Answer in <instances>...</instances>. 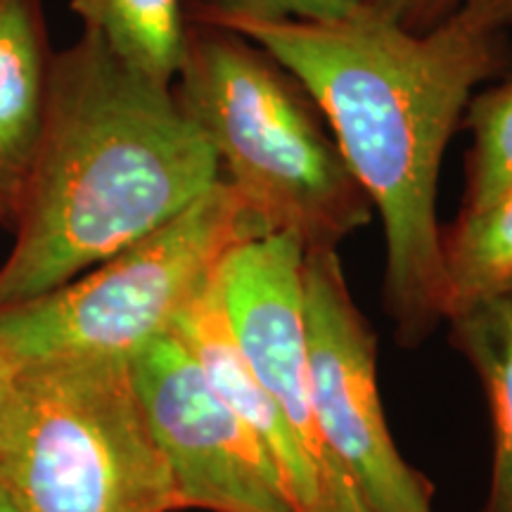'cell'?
<instances>
[{"label": "cell", "instance_id": "6da1fadb", "mask_svg": "<svg viewBox=\"0 0 512 512\" xmlns=\"http://www.w3.org/2000/svg\"><path fill=\"white\" fill-rule=\"evenodd\" d=\"M290 67L323 110L384 226L382 299L415 347L448 318L437 190L446 147L479 83L512 62L508 31L456 12L427 34L361 10L339 22H235Z\"/></svg>", "mask_w": 512, "mask_h": 512}, {"label": "cell", "instance_id": "7a4b0ae2", "mask_svg": "<svg viewBox=\"0 0 512 512\" xmlns=\"http://www.w3.org/2000/svg\"><path fill=\"white\" fill-rule=\"evenodd\" d=\"M219 181V157L171 86L83 31L55 53L46 133L0 266V306L67 285Z\"/></svg>", "mask_w": 512, "mask_h": 512}, {"label": "cell", "instance_id": "3957f363", "mask_svg": "<svg viewBox=\"0 0 512 512\" xmlns=\"http://www.w3.org/2000/svg\"><path fill=\"white\" fill-rule=\"evenodd\" d=\"M171 91L268 235L337 249L373 221L316 98L252 38L190 22Z\"/></svg>", "mask_w": 512, "mask_h": 512}, {"label": "cell", "instance_id": "277c9868", "mask_svg": "<svg viewBox=\"0 0 512 512\" xmlns=\"http://www.w3.org/2000/svg\"><path fill=\"white\" fill-rule=\"evenodd\" d=\"M0 489L22 512H181L128 358L17 363Z\"/></svg>", "mask_w": 512, "mask_h": 512}, {"label": "cell", "instance_id": "5b68a950", "mask_svg": "<svg viewBox=\"0 0 512 512\" xmlns=\"http://www.w3.org/2000/svg\"><path fill=\"white\" fill-rule=\"evenodd\" d=\"M268 235L221 178L155 233L86 275L27 302L0 306V344L15 363L128 358L176 330L238 242Z\"/></svg>", "mask_w": 512, "mask_h": 512}, {"label": "cell", "instance_id": "8992f818", "mask_svg": "<svg viewBox=\"0 0 512 512\" xmlns=\"http://www.w3.org/2000/svg\"><path fill=\"white\" fill-rule=\"evenodd\" d=\"M304 347L316 420L373 512H432L427 479L403 460L384 418L375 335L337 249L304 252Z\"/></svg>", "mask_w": 512, "mask_h": 512}, {"label": "cell", "instance_id": "52a82bcc", "mask_svg": "<svg viewBox=\"0 0 512 512\" xmlns=\"http://www.w3.org/2000/svg\"><path fill=\"white\" fill-rule=\"evenodd\" d=\"M178 510L299 512L261 441L221 399L174 330L131 358Z\"/></svg>", "mask_w": 512, "mask_h": 512}, {"label": "cell", "instance_id": "ba28073f", "mask_svg": "<svg viewBox=\"0 0 512 512\" xmlns=\"http://www.w3.org/2000/svg\"><path fill=\"white\" fill-rule=\"evenodd\" d=\"M176 332L188 344L221 399L266 448L294 508L299 512H373L354 479L323 470L304 451L302 441L254 377L230 332L216 275L178 320Z\"/></svg>", "mask_w": 512, "mask_h": 512}, {"label": "cell", "instance_id": "9c48e42d", "mask_svg": "<svg viewBox=\"0 0 512 512\" xmlns=\"http://www.w3.org/2000/svg\"><path fill=\"white\" fill-rule=\"evenodd\" d=\"M53 64L43 0H0V228L10 233L46 133Z\"/></svg>", "mask_w": 512, "mask_h": 512}, {"label": "cell", "instance_id": "30bf717a", "mask_svg": "<svg viewBox=\"0 0 512 512\" xmlns=\"http://www.w3.org/2000/svg\"><path fill=\"white\" fill-rule=\"evenodd\" d=\"M448 323L491 408L494 470L484 512H512V290L465 306Z\"/></svg>", "mask_w": 512, "mask_h": 512}, {"label": "cell", "instance_id": "8fae6325", "mask_svg": "<svg viewBox=\"0 0 512 512\" xmlns=\"http://www.w3.org/2000/svg\"><path fill=\"white\" fill-rule=\"evenodd\" d=\"M83 31L100 36L119 60L171 86L183 62L190 19L185 0H69Z\"/></svg>", "mask_w": 512, "mask_h": 512}, {"label": "cell", "instance_id": "7c38bea8", "mask_svg": "<svg viewBox=\"0 0 512 512\" xmlns=\"http://www.w3.org/2000/svg\"><path fill=\"white\" fill-rule=\"evenodd\" d=\"M448 316L512 290V185L441 228ZM448 320V318H446Z\"/></svg>", "mask_w": 512, "mask_h": 512}, {"label": "cell", "instance_id": "4fadbf2b", "mask_svg": "<svg viewBox=\"0 0 512 512\" xmlns=\"http://www.w3.org/2000/svg\"><path fill=\"white\" fill-rule=\"evenodd\" d=\"M463 126L472 143L465 157L460 209L479 207L512 185V76L501 86L472 95Z\"/></svg>", "mask_w": 512, "mask_h": 512}, {"label": "cell", "instance_id": "5bb4252c", "mask_svg": "<svg viewBox=\"0 0 512 512\" xmlns=\"http://www.w3.org/2000/svg\"><path fill=\"white\" fill-rule=\"evenodd\" d=\"M190 22H339L363 10V0H185Z\"/></svg>", "mask_w": 512, "mask_h": 512}, {"label": "cell", "instance_id": "9a60e30c", "mask_svg": "<svg viewBox=\"0 0 512 512\" xmlns=\"http://www.w3.org/2000/svg\"><path fill=\"white\" fill-rule=\"evenodd\" d=\"M465 0H363V10L411 34H427L460 10Z\"/></svg>", "mask_w": 512, "mask_h": 512}, {"label": "cell", "instance_id": "2e32d148", "mask_svg": "<svg viewBox=\"0 0 512 512\" xmlns=\"http://www.w3.org/2000/svg\"><path fill=\"white\" fill-rule=\"evenodd\" d=\"M460 12L484 29L508 31L512 27V0H465Z\"/></svg>", "mask_w": 512, "mask_h": 512}, {"label": "cell", "instance_id": "e0dca14e", "mask_svg": "<svg viewBox=\"0 0 512 512\" xmlns=\"http://www.w3.org/2000/svg\"><path fill=\"white\" fill-rule=\"evenodd\" d=\"M17 363L8 351H5L3 344H0V413H3L5 401H8L10 387H12V377H15Z\"/></svg>", "mask_w": 512, "mask_h": 512}, {"label": "cell", "instance_id": "ac0fdd59", "mask_svg": "<svg viewBox=\"0 0 512 512\" xmlns=\"http://www.w3.org/2000/svg\"><path fill=\"white\" fill-rule=\"evenodd\" d=\"M0 512H22L15 503L10 501V496L0 489Z\"/></svg>", "mask_w": 512, "mask_h": 512}]
</instances>
